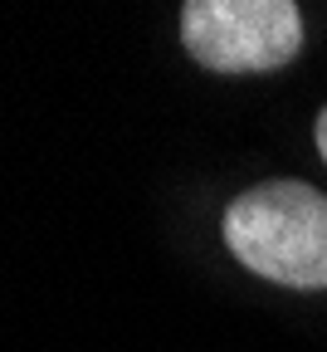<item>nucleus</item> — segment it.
<instances>
[{
	"instance_id": "nucleus-1",
	"label": "nucleus",
	"mask_w": 327,
	"mask_h": 352,
	"mask_svg": "<svg viewBox=\"0 0 327 352\" xmlns=\"http://www.w3.org/2000/svg\"><path fill=\"white\" fill-rule=\"evenodd\" d=\"M225 245L259 279L327 289V196L303 182H264L229 201Z\"/></svg>"
},
{
	"instance_id": "nucleus-2",
	"label": "nucleus",
	"mask_w": 327,
	"mask_h": 352,
	"mask_svg": "<svg viewBox=\"0 0 327 352\" xmlns=\"http://www.w3.org/2000/svg\"><path fill=\"white\" fill-rule=\"evenodd\" d=\"M181 44L210 74H269L303 50L293 0H185Z\"/></svg>"
},
{
	"instance_id": "nucleus-3",
	"label": "nucleus",
	"mask_w": 327,
	"mask_h": 352,
	"mask_svg": "<svg viewBox=\"0 0 327 352\" xmlns=\"http://www.w3.org/2000/svg\"><path fill=\"white\" fill-rule=\"evenodd\" d=\"M317 152H322V162H327V108L317 113Z\"/></svg>"
}]
</instances>
